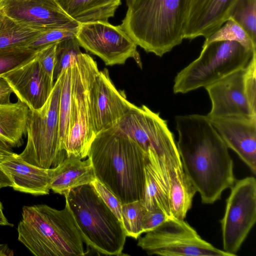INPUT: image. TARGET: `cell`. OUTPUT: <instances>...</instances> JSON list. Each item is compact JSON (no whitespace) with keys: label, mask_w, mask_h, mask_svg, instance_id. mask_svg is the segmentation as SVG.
Here are the masks:
<instances>
[{"label":"cell","mask_w":256,"mask_h":256,"mask_svg":"<svg viewBox=\"0 0 256 256\" xmlns=\"http://www.w3.org/2000/svg\"><path fill=\"white\" fill-rule=\"evenodd\" d=\"M50 188L54 193L64 195L70 190L90 184L96 179L90 160L66 156L58 166Z\"/></svg>","instance_id":"obj_21"},{"label":"cell","mask_w":256,"mask_h":256,"mask_svg":"<svg viewBox=\"0 0 256 256\" xmlns=\"http://www.w3.org/2000/svg\"><path fill=\"white\" fill-rule=\"evenodd\" d=\"M72 66L61 74V88L59 102V136L62 150L66 140L70 126L72 86Z\"/></svg>","instance_id":"obj_26"},{"label":"cell","mask_w":256,"mask_h":256,"mask_svg":"<svg viewBox=\"0 0 256 256\" xmlns=\"http://www.w3.org/2000/svg\"><path fill=\"white\" fill-rule=\"evenodd\" d=\"M90 184L104 202L122 223V204L121 202L109 189L97 179H96Z\"/></svg>","instance_id":"obj_34"},{"label":"cell","mask_w":256,"mask_h":256,"mask_svg":"<svg viewBox=\"0 0 256 256\" xmlns=\"http://www.w3.org/2000/svg\"><path fill=\"white\" fill-rule=\"evenodd\" d=\"M14 153L12 147L0 138V154L4 156H10Z\"/></svg>","instance_id":"obj_39"},{"label":"cell","mask_w":256,"mask_h":256,"mask_svg":"<svg viewBox=\"0 0 256 256\" xmlns=\"http://www.w3.org/2000/svg\"><path fill=\"white\" fill-rule=\"evenodd\" d=\"M72 86L69 132L63 150L66 156H88L95 134L92 127L90 92L99 70L96 62L82 52L72 63Z\"/></svg>","instance_id":"obj_7"},{"label":"cell","mask_w":256,"mask_h":256,"mask_svg":"<svg viewBox=\"0 0 256 256\" xmlns=\"http://www.w3.org/2000/svg\"><path fill=\"white\" fill-rule=\"evenodd\" d=\"M1 8L15 20L40 30L74 21L56 0H3Z\"/></svg>","instance_id":"obj_17"},{"label":"cell","mask_w":256,"mask_h":256,"mask_svg":"<svg viewBox=\"0 0 256 256\" xmlns=\"http://www.w3.org/2000/svg\"><path fill=\"white\" fill-rule=\"evenodd\" d=\"M236 0H189L184 39L206 38L228 20Z\"/></svg>","instance_id":"obj_18"},{"label":"cell","mask_w":256,"mask_h":256,"mask_svg":"<svg viewBox=\"0 0 256 256\" xmlns=\"http://www.w3.org/2000/svg\"><path fill=\"white\" fill-rule=\"evenodd\" d=\"M78 26V23L72 21L64 26L42 30L27 47L38 52L48 45L74 37Z\"/></svg>","instance_id":"obj_28"},{"label":"cell","mask_w":256,"mask_h":256,"mask_svg":"<svg viewBox=\"0 0 256 256\" xmlns=\"http://www.w3.org/2000/svg\"><path fill=\"white\" fill-rule=\"evenodd\" d=\"M56 0L65 12L78 24L108 22L121 4V0Z\"/></svg>","instance_id":"obj_24"},{"label":"cell","mask_w":256,"mask_h":256,"mask_svg":"<svg viewBox=\"0 0 256 256\" xmlns=\"http://www.w3.org/2000/svg\"><path fill=\"white\" fill-rule=\"evenodd\" d=\"M244 68L205 88L212 107L208 118L240 116L256 118L248 104L244 88Z\"/></svg>","instance_id":"obj_16"},{"label":"cell","mask_w":256,"mask_h":256,"mask_svg":"<svg viewBox=\"0 0 256 256\" xmlns=\"http://www.w3.org/2000/svg\"><path fill=\"white\" fill-rule=\"evenodd\" d=\"M60 88L61 75L45 104L38 110H30L26 144L18 154L26 162L40 168H52L65 152L61 149L59 136Z\"/></svg>","instance_id":"obj_8"},{"label":"cell","mask_w":256,"mask_h":256,"mask_svg":"<svg viewBox=\"0 0 256 256\" xmlns=\"http://www.w3.org/2000/svg\"><path fill=\"white\" fill-rule=\"evenodd\" d=\"M0 184L4 187L10 186H13V182L10 177L2 169L0 166Z\"/></svg>","instance_id":"obj_38"},{"label":"cell","mask_w":256,"mask_h":256,"mask_svg":"<svg viewBox=\"0 0 256 256\" xmlns=\"http://www.w3.org/2000/svg\"><path fill=\"white\" fill-rule=\"evenodd\" d=\"M226 200L221 224L224 250L235 256L256 222V180H236Z\"/></svg>","instance_id":"obj_10"},{"label":"cell","mask_w":256,"mask_h":256,"mask_svg":"<svg viewBox=\"0 0 256 256\" xmlns=\"http://www.w3.org/2000/svg\"><path fill=\"white\" fill-rule=\"evenodd\" d=\"M126 5L128 6L132 2V0H126Z\"/></svg>","instance_id":"obj_43"},{"label":"cell","mask_w":256,"mask_h":256,"mask_svg":"<svg viewBox=\"0 0 256 256\" xmlns=\"http://www.w3.org/2000/svg\"><path fill=\"white\" fill-rule=\"evenodd\" d=\"M158 160L167 182L172 216L184 220L192 208L196 190L184 172L181 160L158 156Z\"/></svg>","instance_id":"obj_20"},{"label":"cell","mask_w":256,"mask_h":256,"mask_svg":"<svg viewBox=\"0 0 256 256\" xmlns=\"http://www.w3.org/2000/svg\"><path fill=\"white\" fill-rule=\"evenodd\" d=\"M90 103L92 130L98 133L117 124L136 105L126 98L124 90H118L106 68L98 72L90 92Z\"/></svg>","instance_id":"obj_13"},{"label":"cell","mask_w":256,"mask_h":256,"mask_svg":"<svg viewBox=\"0 0 256 256\" xmlns=\"http://www.w3.org/2000/svg\"><path fill=\"white\" fill-rule=\"evenodd\" d=\"M64 196L84 243L100 254L122 255L126 237L122 225L92 184L72 189Z\"/></svg>","instance_id":"obj_5"},{"label":"cell","mask_w":256,"mask_h":256,"mask_svg":"<svg viewBox=\"0 0 256 256\" xmlns=\"http://www.w3.org/2000/svg\"><path fill=\"white\" fill-rule=\"evenodd\" d=\"M57 43L48 45L39 50L36 58L44 70L53 78L56 63V51Z\"/></svg>","instance_id":"obj_35"},{"label":"cell","mask_w":256,"mask_h":256,"mask_svg":"<svg viewBox=\"0 0 256 256\" xmlns=\"http://www.w3.org/2000/svg\"><path fill=\"white\" fill-rule=\"evenodd\" d=\"M82 52L80 46L75 36L57 43L56 63L53 72L54 83L63 72L70 66L72 62Z\"/></svg>","instance_id":"obj_31"},{"label":"cell","mask_w":256,"mask_h":256,"mask_svg":"<svg viewBox=\"0 0 256 256\" xmlns=\"http://www.w3.org/2000/svg\"><path fill=\"white\" fill-rule=\"evenodd\" d=\"M88 157L96 179L122 204L143 200L148 153L116 126L95 136Z\"/></svg>","instance_id":"obj_2"},{"label":"cell","mask_w":256,"mask_h":256,"mask_svg":"<svg viewBox=\"0 0 256 256\" xmlns=\"http://www.w3.org/2000/svg\"><path fill=\"white\" fill-rule=\"evenodd\" d=\"M41 31L12 18L0 8V48L27 46Z\"/></svg>","instance_id":"obj_25"},{"label":"cell","mask_w":256,"mask_h":256,"mask_svg":"<svg viewBox=\"0 0 256 256\" xmlns=\"http://www.w3.org/2000/svg\"><path fill=\"white\" fill-rule=\"evenodd\" d=\"M4 186L0 184V189ZM0 226H13L14 225L12 224H10L8 222L6 218L4 212H3V206L2 202L0 200Z\"/></svg>","instance_id":"obj_41"},{"label":"cell","mask_w":256,"mask_h":256,"mask_svg":"<svg viewBox=\"0 0 256 256\" xmlns=\"http://www.w3.org/2000/svg\"><path fill=\"white\" fill-rule=\"evenodd\" d=\"M177 148L182 167L204 204H212L236 182L227 147L206 116L175 118Z\"/></svg>","instance_id":"obj_1"},{"label":"cell","mask_w":256,"mask_h":256,"mask_svg":"<svg viewBox=\"0 0 256 256\" xmlns=\"http://www.w3.org/2000/svg\"><path fill=\"white\" fill-rule=\"evenodd\" d=\"M14 254V250L7 244L0 243V256H12Z\"/></svg>","instance_id":"obj_40"},{"label":"cell","mask_w":256,"mask_h":256,"mask_svg":"<svg viewBox=\"0 0 256 256\" xmlns=\"http://www.w3.org/2000/svg\"><path fill=\"white\" fill-rule=\"evenodd\" d=\"M30 110L18 100L16 102H0V138L13 148H18L26 136Z\"/></svg>","instance_id":"obj_23"},{"label":"cell","mask_w":256,"mask_h":256,"mask_svg":"<svg viewBox=\"0 0 256 256\" xmlns=\"http://www.w3.org/2000/svg\"><path fill=\"white\" fill-rule=\"evenodd\" d=\"M0 166L13 182L15 190L34 196L48 194L50 184L58 167L40 168L24 160L18 154L8 156Z\"/></svg>","instance_id":"obj_19"},{"label":"cell","mask_w":256,"mask_h":256,"mask_svg":"<svg viewBox=\"0 0 256 256\" xmlns=\"http://www.w3.org/2000/svg\"><path fill=\"white\" fill-rule=\"evenodd\" d=\"M18 240L36 256H82L84 241L68 202L57 210L44 204L24 206Z\"/></svg>","instance_id":"obj_4"},{"label":"cell","mask_w":256,"mask_h":256,"mask_svg":"<svg viewBox=\"0 0 256 256\" xmlns=\"http://www.w3.org/2000/svg\"><path fill=\"white\" fill-rule=\"evenodd\" d=\"M168 216L160 209L146 210L142 219V232L146 233L156 228L166 221Z\"/></svg>","instance_id":"obj_36"},{"label":"cell","mask_w":256,"mask_h":256,"mask_svg":"<svg viewBox=\"0 0 256 256\" xmlns=\"http://www.w3.org/2000/svg\"><path fill=\"white\" fill-rule=\"evenodd\" d=\"M8 156H4L0 154V162L4 160Z\"/></svg>","instance_id":"obj_42"},{"label":"cell","mask_w":256,"mask_h":256,"mask_svg":"<svg viewBox=\"0 0 256 256\" xmlns=\"http://www.w3.org/2000/svg\"><path fill=\"white\" fill-rule=\"evenodd\" d=\"M189 0H132L120 26L147 52L162 56L180 44Z\"/></svg>","instance_id":"obj_3"},{"label":"cell","mask_w":256,"mask_h":256,"mask_svg":"<svg viewBox=\"0 0 256 256\" xmlns=\"http://www.w3.org/2000/svg\"><path fill=\"white\" fill-rule=\"evenodd\" d=\"M140 236L137 245L148 255L232 256L202 239L184 220L173 217Z\"/></svg>","instance_id":"obj_9"},{"label":"cell","mask_w":256,"mask_h":256,"mask_svg":"<svg viewBox=\"0 0 256 256\" xmlns=\"http://www.w3.org/2000/svg\"><path fill=\"white\" fill-rule=\"evenodd\" d=\"M1 76L8 83L18 100L32 110H38L45 104L54 86L52 78L44 70L36 56Z\"/></svg>","instance_id":"obj_14"},{"label":"cell","mask_w":256,"mask_h":256,"mask_svg":"<svg viewBox=\"0 0 256 256\" xmlns=\"http://www.w3.org/2000/svg\"><path fill=\"white\" fill-rule=\"evenodd\" d=\"M3 0H0V8H1Z\"/></svg>","instance_id":"obj_44"},{"label":"cell","mask_w":256,"mask_h":256,"mask_svg":"<svg viewBox=\"0 0 256 256\" xmlns=\"http://www.w3.org/2000/svg\"><path fill=\"white\" fill-rule=\"evenodd\" d=\"M146 210L142 200L122 204V224L126 236L138 239L143 234L142 219Z\"/></svg>","instance_id":"obj_30"},{"label":"cell","mask_w":256,"mask_h":256,"mask_svg":"<svg viewBox=\"0 0 256 256\" xmlns=\"http://www.w3.org/2000/svg\"><path fill=\"white\" fill-rule=\"evenodd\" d=\"M223 40L236 42L248 49L256 50V44L238 24L230 19L226 21L218 29L206 38L203 45Z\"/></svg>","instance_id":"obj_29"},{"label":"cell","mask_w":256,"mask_h":256,"mask_svg":"<svg viewBox=\"0 0 256 256\" xmlns=\"http://www.w3.org/2000/svg\"><path fill=\"white\" fill-rule=\"evenodd\" d=\"M13 90L7 81L0 76V102H10V96Z\"/></svg>","instance_id":"obj_37"},{"label":"cell","mask_w":256,"mask_h":256,"mask_svg":"<svg viewBox=\"0 0 256 256\" xmlns=\"http://www.w3.org/2000/svg\"><path fill=\"white\" fill-rule=\"evenodd\" d=\"M208 118L227 147L234 151L255 175L256 118L240 116Z\"/></svg>","instance_id":"obj_15"},{"label":"cell","mask_w":256,"mask_h":256,"mask_svg":"<svg viewBox=\"0 0 256 256\" xmlns=\"http://www.w3.org/2000/svg\"><path fill=\"white\" fill-rule=\"evenodd\" d=\"M229 19L238 24L256 44V0H236Z\"/></svg>","instance_id":"obj_27"},{"label":"cell","mask_w":256,"mask_h":256,"mask_svg":"<svg viewBox=\"0 0 256 256\" xmlns=\"http://www.w3.org/2000/svg\"><path fill=\"white\" fill-rule=\"evenodd\" d=\"M36 53L27 46L0 48V76L30 61Z\"/></svg>","instance_id":"obj_32"},{"label":"cell","mask_w":256,"mask_h":256,"mask_svg":"<svg viewBox=\"0 0 256 256\" xmlns=\"http://www.w3.org/2000/svg\"><path fill=\"white\" fill-rule=\"evenodd\" d=\"M244 88L250 108L256 116V52L244 68Z\"/></svg>","instance_id":"obj_33"},{"label":"cell","mask_w":256,"mask_h":256,"mask_svg":"<svg viewBox=\"0 0 256 256\" xmlns=\"http://www.w3.org/2000/svg\"><path fill=\"white\" fill-rule=\"evenodd\" d=\"M144 150L162 158L181 160L172 132L159 113L135 106L116 125Z\"/></svg>","instance_id":"obj_12"},{"label":"cell","mask_w":256,"mask_h":256,"mask_svg":"<svg viewBox=\"0 0 256 256\" xmlns=\"http://www.w3.org/2000/svg\"><path fill=\"white\" fill-rule=\"evenodd\" d=\"M75 37L80 46L98 56L106 66L123 64L134 58L142 67L136 44L120 25L102 21L79 24Z\"/></svg>","instance_id":"obj_11"},{"label":"cell","mask_w":256,"mask_h":256,"mask_svg":"<svg viewBox=\"0 0 256 256\" xmlns=\"http://www.w3.org/2000/svg\"><path fill=\"white\" fill-rule=\"evenodd\" d=\"M256 50L229 40L202 45L199 56L180 71L174 79V94H186L206 88L245 68Z\"/></svg>","instance_id":"obj_6"},{"label":"cell","mask_w":256,"mask_h":256,"mask_svg":"<svg viewBox=\"0 0 256 256\" xmlns=\"http://www.w3.org/2000/svg\"><path fill=\"white\" fill-rule=\"evenodd\" d=\"M148 153V161L144 168V204L146 210L160 208L168 216L172 217L166 180L158 164L157 156L150 150Z\"/></svg>","instance_id":"obj_22"}]
</instances>
